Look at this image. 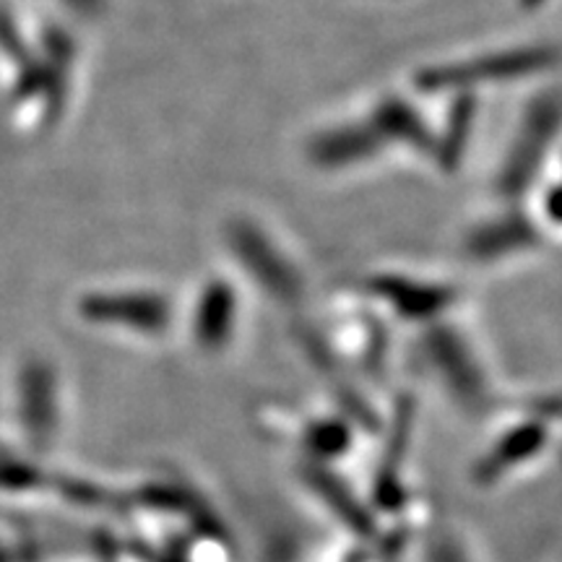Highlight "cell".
Listing matches in <instances>:
<instances>
[{
    "label": "cell",
    "mask_w": 562,
    "mask_h": 562,
    "mask_svg": "<svg viewBox=\"0 0 562 562\" xmlns=\"http://www.w3.org/2000/svg\"><path fill=\"white\" fill-rule=\"evenodd\" d=\"M427 562H472V554L463 550L461 539L440 537L430 552H427Z\"/></svg>",
    "instance_id": "obj_1"
}]
</instances>
